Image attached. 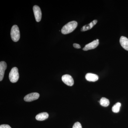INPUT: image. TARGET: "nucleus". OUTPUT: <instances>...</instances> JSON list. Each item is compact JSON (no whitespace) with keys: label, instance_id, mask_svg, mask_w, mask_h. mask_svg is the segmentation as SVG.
Returning <instances> with one entry per match:
<instances>
[{"label":"nucleus","instance_id":"nucleus-1","mask_svg":"<svg viewBox=\"0 0 128 128\" xmlns=\"http://www.w3.org/2000/svg\"><path fill=\"white\" fill-rule=\"evenodd\" d=\"M77 25L78 23L76 21L70 22L63 26L61 29V32L64 34L70 33L76 28Z\"/></svg>","mask_w":128,"mask_h":128},{"label":"nucleus","instance_id":"nucleus-2","mask_svg":"<svg viewBox=\"0 0 128 128\" xmlns=\"http://www.w3.org/2000/svg\"><path fill=\"white\" fill-rule=\"evenodd\" d=\"M11 37L12 41L15 42H18L20 38V32L17 25L12 26L11 30Z\"/></svg>","mask_w":128,"mask_h":128},{"label":"nucleus","instance_id":"nucleus-3","mask_svg":"<svg viewBox=\"0 0 128 128\" xmlns=\"http://www.w3.org/2000/svg\"><path fill=\"white\" fill-rule=\"evenodd\" d=\"M19 77L18 68L16 67H13L9 73V78L10 81L12 83L16 82L18 80Z\"/></svg>","mask_w":128,"mask_h":128},{"label":"nucleus","instance_id":"nucleus-4","mask_svg":"<svg viewBox=\"0 0 128 128\" xmlns=\"http://www.w3.org/2000/svg\"><path fill=\"white\" fill-rule=\"evenodd\" d=\"M34 12L35 20L38 22H39L41 21V18H42V12L40 8L37 6H34L33 8Z\"/></svg>","mask_w":128,"mask_h":128},{"label":"nucleus","instance_id":"nucleus-5","mask_svg":"<svg viewBox=\"0 0 128 128\" xmlns=\"http://www.w3.org/2000/svg\"><path fill=\"white\" fill-rule=\"evenodd\" d=\"M62 80L66 85L69 86H72L74 84V80L72 76L68 74H65L62 76Z\"/></svg>","mask_w":128,"mask_h":128},{"label":"nucleus","instance_id":"nucleus-6","mask_svg":"<svg viewBox=\"0 0 128 128\" xmlns=\"http://www.w3.org/2000/svg\"><path fill=\"white\" fill-rule=\"evenodd\" d=\"M40 94L37 92H32L26 95L24 98L26 102H31L37 100L39 98Z\"/></svg>","mask_w":128,"mask_h":128},{"label":"nucleus","instance_id":"nucleus-7","mask_svg":"<svg viewBox=\"0 0 128 128\" xmlns=\"http://www.w3.org/2000/svg\"><path fill=\"white\" fill-rule=\"evenodd\" d=\"M98 44L99 42L98 41H97L96 40H94L91 42L86 44L82 50L85 51H86L94 49L98 46Z\"/></svg>","mask_w":128,"mask_h":128},{"label":"nucleus","instance_id":"nucleus-8","mask_svg":"<svg viewBox=\"0 0 128 128\" xmlns=\"http://www.w3.org/2000/svg\"><path fill=\"white\" fill-rule=\"evenodd\" d=\"M7 68V64L4 61L0 62V81H2L4 78L5 70Z\"/></svg>","mask_w":128,"mask_h":128},{"label":"nucleus","instance_id":"nucleus-9","mask_svg":"<svg viewBox=\"0 0 128 128\" xmlns=\"http://www.w3.org/2000/svg\"><path fill=\"white\" fill-rule=\"evenodd\" d=\"M85 78L88 81L93 82L96 81L98 79V76L96 74L91 73H88L86 74Z\"/></svg>","mask_w":128,"mask_h":128},{"label":"nucleus","instance_id":"nucleus-10","mask_svg":"<svg viewBox=\"0 0 128 128\" xmlns=\"http://www.w3.org/2000/svg\"><path fill=\"white\" fill-rule=\"evenodd\" d=\"M121 46L125 50L128 51V39L126 37L122 36L120 40Z\"/></svg>","mask_w":128,"mask_h":128},{"label":"nucleus","instance_id":"nucleus-11","mask_svg":"<svg viewBox=\"0 0 128 128\" xmlns=\"http://www.w3.org/2000/svg\"><path fill=\"white\" fill-rule=\"evenodd\" d=\"M97 22V20H95L92 21L91 22H90L89 24L84 25L82 28L81 31L82 32H85V31L90 30L93 28L94 25H96V24Z\"/></svg>","mask_w":128,"mask_h":128},{"label":"nucleus","instance_id":"nucleus-12","mask_svg":"<svg viewBox=\"0 0 128 128\" xmlns=\"http://www.w3.org/2000/svg\"><path fill=\"white\" fill-rule=\"evenodd\" d=\"M48 114L46 112L40 113L36 116V119L38 121H44L47 119L48 118Z\"/></svg>","mask_w":128,"mask_h":128},{"label":"nucleus","instance_id":"nucleus-13","mask_svg":"<svg viewBox=\"0 0 128 128\" xmlns=\"http://www.w3.org/2000/svg\"><path fill=\"white\" fill-rule=\"evenodd\" d=\"M100 104L104 107H107L110 104V102L107 98H102L100 101Z\"/></svg>","mask_w":128,"mask_h":128},{"label":"nucleus","instance_id":"nucleus-14","mask_svg":"<svg viewBox=\"0 0 128 128\" xmlns=\"http://www.w3.org/2000/svg\"><path fill=\"white\" fill-rule=\"evenodd\" d=\"M121 106V104L118 102L114 104L112 107V111L114 113H118L119 112L120 107Z\"/></svg>","mask_w":128,"mask_h":128},{"label":"nucleus","instance_id":"nucleus-15","mask_svg":"<svg viewBox=\"0 0 128 128\" xmlns=\"http://www.w3.org/2000/svg\"><path fill=\"white\" fill-rule=\"evenodd\" d=\"M72 128H82L81 124L79 122H76L74 124Z\"/></svg>","mask_w":128,"mask_h":128},{"label":"nucleus","instance_id":"nucleus-16","mask_svg":"<svg viewBox=\"0 0 128 128\" xmlns=\"http://www.w3.org/2000/svg\"><path fill=\"white\" fill-rule=\"evenodd\" d=\"M0 128H12L8 124H2L0 126Z\"/></svg>","mask_w":128,"mask_h":128},{"label":"nucleus","instance_id":"nucleus-17","mask_svg":"<svg viewBox=\"0 0 128 128\" xmlns=\"http://www.w3.org/2000/svg\"><path fill=\"white\" fill-rule=\"evenodd\" d=\"M73 47L77 49L80 48H81L80 46V44H73Z\"/></svg>","mask_w":128,"mask_h":128},{"label":"nucleus","instance_id":"nucleus-18","mask_svg":"<svg viewBox=\"0 0 128 128\" xmlns=\"http://www.w3.org/2000/svg\"><path fill=\"white\" fill-rule=\"evenodd\" d=\"M96 40L97 41H99V40H98V39H96Z\"/></svg>","mask_w":128,"mask_h":128}]
</instances>
